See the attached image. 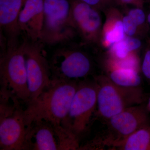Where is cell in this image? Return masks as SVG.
<instances>
[{"label": "cell", "mask_w": 150, "mask_h": 150, "mask_svg": "<svg viewBox=\"0 0 150 150\" xmlns=\"http://www.w3.org/2000/svg\"><path fill=\"white\" fill-rule=\"evenodd\" d=\"M79 81L52 79L35 99L28 103L24 113L28 127L33 122L40 121L48 122L54 127L62 125L69 110Z\"/></svg>", "instance_id": "obj_1"}, {"label": "cell", "mask_w": 150, "mask_h": 150, "mask_svg": "<svg viewBox=\"0 0 150 150\" xmlns=\"http://www.w3.org/2000/svg\"><path fill=\"white\" fill-rule=\"evenodd\" d=\"M106 122L105 135L91 141L94 149H100L105 146L111 149L138 129L149 125V117L147 110L142 104L126 108Z\"/></svg>", "instance_id": "obj_8"}, {"label": "cell", "mask_w": 150, "mask_h": 150, "mask_svg": "<svg viewBox=\"0 0 150 150\" xmlns=\"http://www.w3.org/2000/svg\"><path fill=\"white\" fill-rule=\"evenodd\" d=\"M58 143V150H79V139L69 129L62 125L54 126Z\"/></svg>", "instance_id": "obj_19"}, {"label": "cell", "mask_w": 150, "mask_h": 150, "mask_svg": "<svg viewBox=\"0 0 150 150\" xmlns=\"http://www.w3.org/2000/svg\"><path fill=\"white\" fill-rule=\"evenodd\" d=\"M24 39L13 47L1 51L0 56L1 91L13 95L28 103L30 94L24 57Z\"/></svg>", "instance_id": "obj_6"}, {"label": "cell", "mask_w": 150, "mask_h": 150, "mask_svg": "<svg viewBox=\"0 0 150 150\" xmlns=\"http://www.w3.org/2000/svg\"><path fill=\"white\" fill-rule=\"evenodd\" d=\"M20 101L13 96H1L0 150H26L30 128Z\"/></svg>", "instance_id": "obj_5"}, {"label": "cell", "mask_w": 150, "mask_h": 150, "mask_svg": "<svg viewBox=\"0 0 150 150\" xmlns=\"http://www.w3.org/2000/svg\"><path fill=\"white\" fill-rule=\"evenodd\" d=\"M146 3L149 4L147 8V9L144 8L146 14L147 21L148 24L149 25V36L150 38V0L148 1Z\"/></svg>", "instance_id": "obj_23"}, {"label": "cell", "mask_w": 150, "mask_h": 150, "mask_svg": "<svg viewBox=\"0 0 150 150\" xmlns=\"http://www.w3.org/2000/svg\"><path fill=\"white\" fill-rule=\"evenodd\" d=\"M148 110H149L150 112V97L149 98V102H148Z\"/></svg>", "instance_id": "obj_24"}, {"label": "cell", "mask_w": 150, "mask_h": 150, "mask_svg": "<svg viewBox=\"0 0 150 150\" xmlns=\"http://www.w3.org/2000/svg\"><path fill=\"white\" fill-rule=\"evenodd\" d=\"M146 40L126 35L121 41L114 43L105 51L103 56L107 59H120L126 58L131 53H142Z\"/></svg>", "instance_id": "obj_16"}, {"label": "cell", "mask_w": 150, "mask_h": 150, "mask_svg": "<svg viewBox=\"0 0 150 150\" xmlns=\"http://www.w3.org/2000/svg\"><path fill=\"white\" fill-rule=\"evenodd\" d=\"M89 47L79 41L56 49L49 62L52 79L79 81L94 76L95 63Z\"/></svg>", "instance_id": "obj_2"}, {"label": "cell", "mask_w": 150, "mask_h": 150, "mask_svg": "<svg viewBox=\"0 0 150 150\" xmlns=\"http://www.w3.org/2000/svg\"><path fill=\"white\" fill-rule=\"evenodd\" d=\"M99 10L102 12L114 5V0H79Z\"/></svg>", "instance_id": "obj_21"}, {"label": "cell", "mask_w": 150, "mask_h": 150, "mask_svg": "<svg viewBox=\"0 0 150 150\" xmlns=\"http://www.w3.org/2000/svg\"><path fill=\"white\" fill-rule=\"evenodd\" d=\"M123 14L124 31L126 36L139 38L146 40L149 29L144 8L135 6L119 7Z\"/></svg>", "instance_id": "obj_15"}, {"label": "cell", "mask_w": 150, "mask_h": 150, "mask_svg": "<svg viewBox=\"0 0 150 150\" xmlns=\"http://www.w3.org/2000/svg\"><path fill=\"white\" fill-rule=\"evenodd\" d=\"M26 150H58L53 125L44 121L33 122L26 137Z\"/></svg>", "instance_id": "obj_13"}, {"label": "cell", "mask_w": 150, "mask_h": 150, "mask_svg": "<svg viewBox=\"0 0 150 150\" xmlns=\"http://www.w3.org/2000/svg\"><path fill=\"white\" fill-rule=\"evenodd\" d=\"M71 2L72 21L80 43L103 50L100 46L102 12L79 0H71Z\"/></svg>", "instance_id": "obj_10"}, {"label": "cell", "mask_w": 150, "mask_h": 150, "mask_svg": "<svg viewBox=\"0 0 150 150\" xmlns=\"http://www.w3.org/2000/svg\"><path fill=\"white\" fill-rule=\"evenodd\" d=\"M105 74L113 83L127 88L140 87L142 84L141 72L132 69L115 68L105 70Z\"/></svg>", "instance_id": "obj_18"}, {"label": "cell", "mask_w": 150, "mask_h": 150, "mask_svg": "<svg viewBox=\"0 0 150 150\" xmlns=\"http://www.w3.org/2000/svg\"><path fill=\"white\" fill-rule=\"evenodd\" d=\"M24 39V57L27 73L29 101L35 99L52 81L49 62L42 41Z\"/></svg>", "instance_id": "obj_9"}, {"label": "cell", "mask_w": 150, "mask_h": 150, "mask_svg": "<svg viewBox=\"0 0 150 150\" xmlns=\"http://www.w3.org/2000/svg\"><path fill=\"white\" fill-rule=\"evenodd\" d=\"M71 0H44L41 41L48 46L72 42L78 36L71 15Z\"/></svg>", "instance_id": "obj_4"}, {"label": "cell", "mask_w": 150, "mask_h": 150, "mask_svg": "<svg viewBox=\"0 0 150 150\" xmlns=\"http://www.w3.org/2000/svg\"><path fill=\"white\" fill-rule=\"evenodd\" d=\"M44 0H27L19 15L18 24L21 35L33 42L41 41Z\"/></svg>", "instance_id": "obj_12"}, {"label": "cell", "mask_w": 150, "mask_h": 150, "mask_svg": "<svg viewBox=\"0 0 150 150\" xmlns=\"http://www.w3.org/2000/svg\"><path fill=\"white\" fill-rule=\"evenodd\" d=\"M141 72L144 78L150 84V38L146 40L142 51Z\"/></svg>", "instance_id": "obj_20"}, {"label": "cell", "mask_w": 150, "mask_h": 150, "mask_svg": "<svg viewBox=\"0 0 150 150\" xmlns=\"http://www.w3.org/2000/svg\"><path fill=\"white\" fill-rule=\"evenodd\" d=\"M149 0H114V5L119 7L135 6L144 8Z\"/></svg>", "instance_id": "obj_22"}, {"label": "cell", "mask_w": 150, "mask_h": 150, "mask_svg": "<svg viewBox=\"0 0 150 150\" xmlns=\"http://www.w3.org/2000/svg\"><path fill=\"white\" fill-rule=\"evenodd\" d=\"M97 89V107L100 117L107 121L128 108L143 104L142 87L127 88L113 83L105 74L93 76Z\"/></svg>", "instance_id": "obj_3"}, {"label": "cell", "mask_w": 150, "mask_h": 150, "mask_svg": "<svg viewBox=\"0 0 150 150\" xmlns=\"http://www.w3.org/2000/svg\"><path fill=\"white\" fill-rule=\"evenodd\" d=\"M97 89L93 77L79 81L67 117L62 126L79 138L88 129L97 107Z\"/></svg>", "instance_id": "obj_7"}, {"label": "cell", "mask_w": 150, "mask_h": 150, "mask_svg": "<svg viewBox=\"0 0 150 150\" xmlns=\"http://www.w3.org/2000/svg\"><path fill=\"white\" fill-rule=\"evenodd\" d=\"M103 13L105 20L103 25L100 46L105 51L114 43L123 39L126 35L121 9L113 5L105 9Z\"/></svg>", "instance_id": "obj_14"}, {"label": "cell", "mask_w": 150, "mask_h": 150, "mask_svg": "<svg viewBox=\"0 0 150 150\" xmlns=\"http://www.w3.org/2000/svg\"><path fill=\"white\" fill-rule=\"evenodd\" d=\"M26 1L0 0L1 41L6 43L7 48L16 46L21 42L18 21Z\"/></svg>", "instance_id": "obj_11"}, {"label": "cell", "mask_w": 150, "mask_h": 150, "mask_svg": "<svg viewBox=\"0 0 150 150\" xmlns=\"http://www.w3.org/2000/svg\"><path fill=\"white\" fill-rule=\"evenodd\" d=\"M111 149L150 150V126L142 127L113 146Z\"/></svg>", "instance_id": "obj_17"}]
</instances>
